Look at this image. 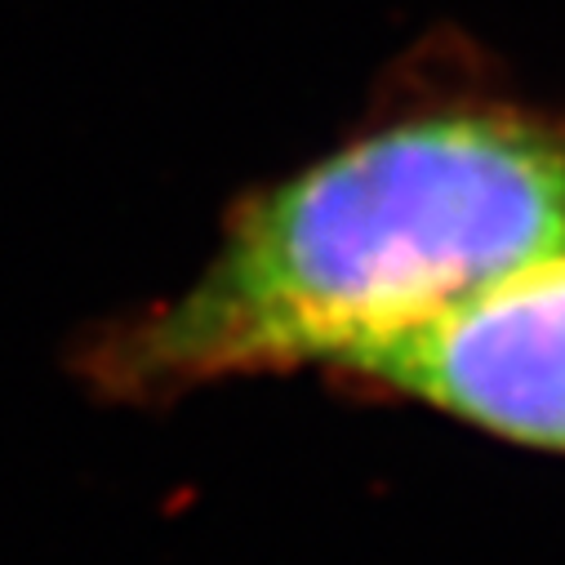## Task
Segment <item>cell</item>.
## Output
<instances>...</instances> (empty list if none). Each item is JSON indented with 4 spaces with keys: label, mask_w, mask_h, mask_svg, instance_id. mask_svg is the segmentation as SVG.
<instances>
[{
    "label": "cell",
    "mask_w": 565,
    "mask_h": 565,
    "mask_svg": "<svg viewBox=\"0 0 565 565\" xmlns=\"http://www.w3.org/2000/svg\"><path fill=\"white\" fill-rule=\"evenodd\" d=\"M565 254V111L437 98L365 120L236 201L183 290L81 343L111 401L343 370Z\"/></svg>",
    "instance_id": "1"
},
{
    "label": "cell",
    "mask_w": 565,
    "mask_h": 565,
    "mask_svg": "<svg viewBox=\"0 0 565 565\" xmlns=\"http://www.w3.org/2000/svg\"><path fill=\"white\" fill-rule=\"evenodd\" d=\"M339 374L499 441L565 455V254L361 352Z\"/></svg>",
    "instance_id": "2"
}]
</instances>
